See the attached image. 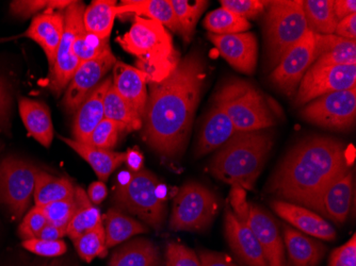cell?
Listing matches in <instances>:
<instances>
[{
    "instance_id": "obj_1",
    "label": "cell",
    "mask_w": 356,
    "mask_h": 266,
    "mask_svg": "<svg viewBox=\"0 0 356 266\" xmlns=\"http://www.w3.org/2000/svg\"><path fill=\"white\" fill-rule=\"evenodd\" d=\"M206 77L205 61L194 51L181 59L163 81L149 83L142 138L163 159L183 156Z\"/></svg>"
},
{
    "instance_id": "obj_2",
    "label": "cell",
    "mask_w": 356,
    "mask_h": 266,
    "mask_svg": "<svg viewBox=\"0 0 356 266\" xmlns=\"http://www.w3.org/2000/svg\"><path fill=\"white\" fill-rule=\"evenodd\" d=\"M349 169L345 144L333 138H309L288 151L270 179L267 191L282 201L306 208Z\"/></svg>"
},
{
    "instance_id": "obj_3",
    "label": "cell",
    "mask_w": 356,
    "mask_h": 266,
    "mask_svg": "<svg viewBox=\"0 0 356 266\" xmlns=\"http://www.w3.org/2000/svg\"><path fill=\"white\" fill-rule=\"evenodd\" d=\"M266 130L237 132L210 161L211 175L227 185L253 190L273 147V138Z\"/></svg>"
},
{
    "instance_id": "obj_4",
    "label": "cell",
    "mask_w": 356,
    "mask_h": 266,
    "mask_svg": "<svg viewBox=\"0 0 356 266\" xmlns=\"http://www.w3.org/2000/svg\"><path fill=\"white\" fill-rule=\"evenodd\" d=\"M117 42L137 59V69L147 74L149 83L163 81L181 61L169 30L141 16H136L131 29Z\"/></svg>"
},
{
    "instance_id": "obj_5",
    "label": "cell",
    "mask_w": 356,
    "mask_h": 266,
    "mask_svg": "<svg viewBox=\"0 0 356 266\" xmlns=\"http://www.w3.org/2000/svg\"><path fill=\"white\" fill-rule=\"evenodd\" d=\"M213 103L221 107L237 132L258 131L277 125L281 112L268 96L251 82L231 78L218 88Z\"/></svg>"
},
{
    "instance_id": "obj_6",
    "label": "cell",
    "mask_w": 356,
    "mask_h": 266,
    "mask_svg": "<svg viewBox=\"0 0 356 266\" xmlns=\"http://www.w3.org/2000/svg\"><path fill=\"white\" fill-rule=\"evenodd\" d=\"M264 35L270 66L275 67L284 56L309 31L302 0L268 1Z\"/></svg>"
},
{
    "instance_id": "obj_7",
    "label": "cell",
    "mask_w": 356,
    "mask_h": 266,
    "mask_svg": "<svg viewBox=\"0 0 356 266\" xmlns=\"http://www.w3.org/2000/svg\"><path fill=\"white\" fill-rule=\"evenodd\" d=\"M167 189L155 175L143 169L133 174L124 185H117L113 201L121 211L138 216L141 221L159 230L165 223Z\"/></svg>"
},
{
    "instance_id": "obj_8",
    "label": "cell",
    "mask_w": 356,
    "mask_h": 266,
    "mask_svg": "<svg viewBox=\"0 0 356 266\" xmlns=\"http://www.w3.org/2000/svg\"><path fill=\"white\" fill-rule=\"evenodd\" d=\"M217 211L215 194L201 183L189 182L174 199L170 228L174 231H201L213 223Z\"/></svg>"
},
{
    "instance_id": "obj_9",
    "label": "cell",
    "mask_w": 356,
    "mask_h": 266,
    "mask_svg": "<svg viewBox=\"0 0 356 266\" xmlns=\"http://www.w3.org/2000/svg\"><path fill=\"white\" fill-rule=\"evenodd\" d=\"M38 169L15 157L0 161V205L7 208L14 221H19L31 203Z\"/></svg>"
},
{
    "instance_id": "obj_10",
    "label": "cell",
    "mask_w": 356,
    "mask_h": 266,
    "mask_svg": "<svg viewBox=\"0 0 356 266\" xmlns=\"http://www.w3.org/2000/svg\"><path fill=\"white\" fill-rule=\"evenodd\" d=\"M86 6L83 1H73L64 11V31L58 48L55 64L49 75V89L59 96L67 90L80 62L73 53V43L80 30L83 28V12Z\"/></svg>"
},
{
    "instance_id": "obj_11",
    "label": "cell",
    "mask_w": 356,
    "mask_h": 266,
    "mask_svg": "<svg viewBox=\"0 0 356 266\" xmlns=\"http://www.w3.org/2000/svg\"><path fill=\"white\" fill-rule=\"evenodd\" d=\"M300 114L302 119L319 127L339 131L350 129L356 119V88L316 98Z\"/></svg>"
},
{
    "instance_id": "obj_12",
    "label": "cell",
    "mask_w": 356,
    "mask_h": 266,
    "mask_svg": "<svg viewBox=\"0 0 356 266\" xmlns=\"http://www.w3.org/2000/svg\"><path fill=\"white\" fill-rule=\"evenodd\" d=\"M355 88L356 65H312L298 87L295 106L301 107L327 94Z\"/></svg>"
},
{
    "instance_id": "obj_13",
    "label": "cell",
    "mask_w": 356,
    "mask_h": 266,
    "mask_svg": "<svg viewBox=\"0 0 356 266\" xmlns=\"http://www.w3.org/2000/svg\"><path fill=\"white\" fill-rule=\"evenodd\" d=\"M316 33L309 31L272 71L270 80L287 96L295 95L302 78L315 62Z\"/></svg>"
},
{
    "instance_id": "obj_14",
    "label": "cell",
    "mask_w": 356,
    "mask_h": 266,
    "mask_svg": "<svg viewBox=\"0 0 356 266\" xmlns=\"http://www.w3.org/2000/svg\"><path fill=\"white\" fill-rule=\"evenodd\" d=\"M117 62V58L109 47L99 57L79 64L64 94L63 107L65 110L69 113H75L91 92L101 85L106 74L113 69Z\"/></svg>"
},
{
    "instance_id": "obj_15",
    "label": "cell",
    "mask_w": 356,
    "mask_h": 266,
    "mask_svg": "<svg viewBox=\"0 0 356 266\" xmlns=\"http://www.w3.org/2000/svg\"><path fill=\"white\" fill-rule=\"evenodd\" d=\"M353 193V175L351 171L338 176L322 190L307 206L337 224H343L349 215Z\"/></svg>"
},
{
    "instance_id": "obj_16",
    "label": "cell",
    "mask_w": 356,
    "mask_h": 266,
    "mask_svg": "<svg viewBox=\"0 0 356 266\" xmlns=\"http://www.w3.org/2000/svg\"><path fill=\"white\" fill-rule=\"evenodd\" d=\"M208 39L236 71L253 75L258 57L257 39L254 33L243 32L227 35L208 33Z\"/></svg>"
},
{
    "instance_id": "obj_17",
    "label": "cell",
    "mask_w": 356,
    "mask_h": 266,
    "mask_svg": "<svg viewBox=\"0 0 356 266\" xmlns=\"http://www.w3.org/2000/svg\"><path fill=\"white\" fill-rule=\"evenodd\" d=\"M245 224L261 244L269 266H287L285 245L273 217L258 206L250 203L249 216Z\"/></svg>"
},
{
    "instance_id": "obj_18",
    "label": "cell",
    "mask_w": 356,
    "mask_h": 266,
    "mask_svg": "<svg viewBox=\"0 0 356 266\" xmlns=\"http://www.w3.org/2000/svg\"><path fill=\"white\" fill-rule=\"evenodd\" d=\"M112 71V88L143 119L149 85L147 74L123 62H117Z\"/></svg>"
},
{
    "instance_id": "obj_19",
    "label": "cell",
    "mask_w": 356,
    "mask_h": 266,
    "mask_svg": "<svg viewBox=\"0 0 356 266\" xmlns=\"http://www.w3.org/2000/svg\"><path fill=\"white\" fill-rule=\"evenodd\" d=\"M271 206L277 215L299 229L298 231L323 241L336 239L333 226L313 210L284 201H274Z\"/></svg>"
},
{
    "instance_id": "obj_20",
    "label": "cell",
    "mask_w": 356,
    "mask_h": 266,
    "mask_svg": "<svg viewBox=\"0 0 356 266\" xmlns=\"http://www.w3.org/2000/svg\"><path fill=\"white\" fill-rule=\"evenodd\" d=\"M225 235L234 253L248 266H269L249 226L239 221L229 209L225 212Z\"/></svg>"
},
{
    "instance_id": "obj_21",
    "label": "cell",
    "mask_w": 356,
    "mask_h": 266,
    "mask_svg": "<svg viewBox=\"0 0 356 266\" xmlns=\"http://www.w3.org/2000/svg\"><path fill=\"white\" fill-rule=\"evenodd\" d=\"M237 133L229 116L219 106L213 103L206 113L200 129L195 156L197 158L218 151Z\"/></svg>"
},
{
    "instance_id": "obj_22",
    "label": "cell",
    "mask_w": 356,
    "mask_h": 266,
    "mask_svg": "<svg viewBox=\"0 0 356 266\" xmlns=\"http://www.w3.org/2000/svg\"><path fill=\"white\" fill-rule=\"evenodd\" d=\"M64 11L38 14L32 19L29 28L24 33L26 38L41 46L49 63V69L55 64L58 48L63 35Z\"/></svg>"
},
{
    "instance_id": "obj_23",
    "label": "cell",
    "mask_w": 356,
    "mask_h": 266,
    "mask_svg": "<svg viewBox=\"0 0 356 266\" xmlns=\"http://www.w3.org/2000/svg\"><path fill=\"white\" fill-rule=\"evenodd\" d=\"M111 85V78L104 79L76 110L73 119V135L76 141L85 142L96 126L105 119L104 101Z\"/></svg>"
},
{
    "instance_id": "obj_24",
    "label": "cell",
    "mask_w": 356,
    "mask_h": 266,
    "mask_svg": "<svg viewBox=\"0 0 356 266\" xmlns=\"http://www.w3.org/2000/svg\"><path fill=\"white\" fill-rule=\"evenodd\" d=\"M19 114L28 133L44 147L53 143L54 125L51 112L45 103L23 97L19 101Z\"/></svg>"
},
{
    "instance_id": "obj_25",
    "label": "cell",
    "mask_w": 356,
    "mask_h": 266,
    "mask_svg": "<svg viewBox=\"0 0 356 266\" xmlns=\"http://www.w3.org/2000/svg\"><path fill=\"white\" fill-rule=\"evenodd\" d=\"M313 65H356V41L335 35H316Z\"/></svg>"
},
{
    "instance_id": "obj_26",
    "label": "cell",
    "mask_w": 356,
    "mask_h": 266,
    "mask_svg": "<svg viewBox=\"0 0 356 266\" xmlns=\"http://www.w3.org/2000/svg\"><path fill=\"white\" fill-rule=\"evenodd\" d=\"M62 141L89 163L99 181L106 182L118 167L125 163V153L93 147L74 139L61 138Z\"/></svg>"
},
{
    "instance_id": "obj_27",
    "label": "cell",
    "mask_w": 356,
    "mask_h": 266,
    "mask_svg": "<svg viewBox=\"0 0 356 266\" xmlns=\"http://www.w3.org/2000/svg\"><path fill=\"white\" fill-rule=\"evenodd\" d=\"M119 14L135 13L144 19L158 22L163 27L181 35L171 0H124L118 6Z\"/></svg>"
},
{
    "instance_id": "obj_28",
    "label": "cell",
    "mask_w": 356,
    "mask_h": 266,
    "mask_svg": "<svg viewBox=\"0 0 356 266\" xmlns=\"http://www.w3.org/2000/svg\"><path fill=\"white\" fill-rule=\"evenodd\" d=\"M284 245L293 266H316L325 253L320 242L290 227L284 229Z\"/></svg>"
},
{
    "instance_id": "obj_29",
    "label": "cell",
    "mask_w": 356,
    "mask_h": 266,
    "mask_svg": "<svg viewBox=\"0 0 356 266\" xmlns=\"http://www.w3.org/2000/svg\"><path fill=\"white\" fill-rule=\"evenodd\" d=\"M159 251L149 240L137 239L124 244L110 259L109 266H158Z\"/></svg>"
},
{
    "instance_id": "obj_30",
    "label": "cell",
    "mask_w": 356,
    "mask_h": 266,
    "mask_svg": "<svg viewBox=\"0 0 356 266\" xmlns=\"http://www.w3.org/2000/svg\"><path fill=\"white\" fill-rule=\"evenodd\" d=\"M119 15L117 1L95 0L83 12V27L91 35L102 40H109L115 19Z\"/></svg>"
},
{
    "instance_id": "obj_31",
    "label": "cell",
    "mask_w": 356,
    "mask_h": 266,
    "mask_svg": "<svg viewBox=\"0 0 356 266\" xmlns=\"http://www.w3.org/2000/svg\"><path fill=\"white\" fill-rule=\"evenodd\" d=\"M74 197L77 203V210L67 228V235L72 241L103 225L101 211L90 201L83 188H75Z\"/></svg>"
},
{
    "instance_id": "obj_32",
    "label": "cell",
    "mask_w": 356,
    "mask_h": 266,
    "mask_svg": "<svg viewBox=\"0 0 356 266\" xmlns=\"http://www.w3.org/2000/svg\"><path fill=\"white\" fill-rule=\"evenodd\" d=\"M76 185L65 177H55L46 172L39 171L35 177V206L44 207L48 203L73 197Z\"/></svg>"
},
{
    "instance_id": "obj_33",
    "label": "cell",
    "mask_w": 356,
    "mask_h": 266,
    "mask_svg": "<svg viewBox=\"0 0 356 266\" xmlns=\"http://www.w3.org/2000/svg\"><path fill=\"white\" fill-rule=\"evenodd\" d=\"M104 222L107 248L119 245L134 235L147 231V228L143 224L126 215L120 209H110L104 215Z\"/></svg>"
},
{
    "instance_id": "obj_34",
    "label": "cell",
    "mask_w": 356,
    "mask_h": 266,
    "mask_svg": "<svg viewBox=\"0 0 356 266\" xmlns=\"http://www.w3.org/2000/svg\"><path fill=\"white\" fill-rule=\"evenodd\" d=\"M105 119L115 122L121 131H139L142 129V119L137 112L128 105L123 98L110 87L104 101Z\"/></svg>"
},
{
    "instance_id": "obj_35",
    "label": "cell",
    "mask_w": 356,
    "mask_h": 266,
    "mask_svg": "<svg viewBox=\"0 0 356 266\" xmlns=\"http://www.w3.org/2000/svg\"><path fill=\"white\" fill-rule=\"evenodd\" d=\"M333 5L334 0H304V15L309 31L316 35H334L338 21Z\"/></svg>"
},
{
    "instance_id": "obj_36",
    "label": "cell",
    "mask_w": 356,
    "mask_h": 266,
    "mask_svg": "<svg viewBox=\"0 0 356 266\" xmlns=\"http://www.w3.org/2000/svg\"><path fill=\"white\" fill-rule=\"evenodd\" d=\"M204 27L211 35H227L247 32L252 25L247 19L221 7L206 15Z\"/></svg>"
},
{
    "instance_id": "obj_37",
    "label": "cell",
    "mask_w": 356,
    "mask_h": 266,
    "mask_svg": "<svg viewBox=\"0 0 356 266\" xmlns=\"http://www.w3.org/2000/svg\"><path fill=\"white\" fill-rule=\"evenodd\" d=\"M208 1L204 0H197L194 3H190L187 0H171V5L181 29V35L186 44L191 42L195 26L208 7Z\"/></svg>"
},
{
    "instance_id": "obj_38",
    "label": "cell",
    "mask_w": 356,
    "mask_h": 266,
    "mask_svg": "<svg viewBox=\"0 0 356 266\" xmlns=\"http://www.w3.org/2000/svg\"><path fill=\"white\" fill-rule=\"evenodd\" d=\"M73 242L78 256L83 261L91 262L95 258H104L107 256L108 248L106 246L104 225L86 232L85 235L74 240Z\"/></svg>"
},
{
    "instance_id": "obj_39",
    "label": "cell",
    "mask_w": 356,
    "mask_h": 266,
    "mask_svg": "<svg viewBox=\"0 0 356 266\" xmlns=\"http://www.w3.org/2000/svg\"><path fill=\"white\" fill-rule=\"evenodd\" d=\"M73 1L70 0H27V1H12L10 12L21 19H28L30 16L38 15L40 12L64 11Z\"/></svg>"
},
{
    "instance_id": "obj_40",
    "label": "cell",
    "mask_w": 356,
    "mask_h": 266,
    "mask_svg": "<svg viewBox=\"0 0 356 266\" xmlns=\"http://www.w3.org/2000/svg\"><path fill=\"white\" fill-rule=\"evenodd\" d=\"M108 40H102L86 31L85 27L80 30L73 43V53L80 64L99 57L109 48Z\"/></svg>"
},
{
    "instance_id": "obj_41",
    "label": "cell",
    "mask_w": 356,
    "mask_h": 266,
    "mask_svg": "<svg viewBox=\"0 0 356 266\" xmlns=\"http://www.w3.org/2000/svg\"><path fill=\"white\" fill-rule=\"evenodd\" d=\"M121 132V129L115 122L104 119L99 125L96 126L95 129L90 133L86 141L81 142V143L88 144V145L93 146V147L112 151L117 146Z\"/></svg>"
},
{
    "instance_id": "obj_42",
    "label": "cell",
    "mask_w": 356,
    "mask_h": 266,
    "mask_svg": "<svg viewBox=\"0 0 356 266\" xmlns=\"http://www.w3.org/2000/svg\"><path fill=\"white\" fill-rule=\"evenodd\" d=\"M40 208L43 210L48 223L67 230L70 222L73 219L74 214L77 210V203L73 196V197L65 198L63 201H55Z\"/></svg>"
},
{
    "instance_id": "obj_43",
    "label": "cell",
    "mask_w": 356,
    "mask_h": 266,
    "mask_svg": "<svg viewBox=\"0 0 356 266\" xmlns=\"http://www.w3.org/2000/svg\"><path fill=\"white\" fill-rule=\"evenodd\" d=\"M47 224L48 221L43 210L35 206L24 216L23 221H22L19 230H17V233L23 241L38 239L42 230Z\"/></svg>"
},
{
    "instance_id": "obj_44",
    "label": "cell",
    "mask_w": 356,
    "mask_h": 266,
    "mask_svg": "<svg viewBox=\"0 0 356 266\" xmlns=\"http://www.w3.org/2000/svg\"><path fill=\"white\" fill-rule=\"evenodd\" d=\"M221 7L233 12L242 19H253L265 12L268 1L263 0H222Z\"/></svg>"
},
{
    "instance_id": "obj_45",
    "label": "cell",
    "mask_w": 356,
    "mask_h": 266,
    "mask_svg": "<svg viewBox=\"0 0 356 266\" xmlns=\"http://www.w3.org/2000/svg\"><path fill=\"white\" fill-rule=\"evenodd\" d=\"M26 251L43 258H59L67 253V246L63 240L47 241V240L32 239L22 243Z\"/></svg>"
},
{
    "instance_id": "obj_46",
    "label": "cell",
    "mask_w": 356,
    "mask_h": 266,
    "mask_svg": "<svg viewBox=\"0 0 356 266\" xmlns=\"http://www.w3.org/2000/svg\"><path fill=\"white\" fill-rule=\"evenodd\" d=\"M167 266H202L201 260L183 244L170 242L165 249Z\"/></svg>"
},
{
    "instance_id": "obj_47",
    "label": "cell",
    "mask_w": 356,
    "mask_h": 266,
    "mask_svg": "<svg viewBox=\"0 0 356 266\" xmlns=\"http://www.w3.org/2000/svg\"><path fill=\"white\" fill-rule=\"evenodd\" d=\"M329 266H356V235L341 247L336 248L330 258Z\"/></svg>"
},
{
    "instance_id": "obj_48",
    "label": "cell",
    "mask_w": 356,
    "mask_h": 266,
    "mask_svg": "<svg viewBox=\"0 0 356 266\" xmlns=\"http://www.w3.org/2000/svg\"><path fill=\"white\" fill-rule=\"evenodd\" d=\"M231 206L233 213L239 221L247 223L249 216L250 203H248L247 191L239 185H231Z\"/></svg>"
},
{
    "instance_id": "obj_49",
    "label": "cell",
    "mask_w": 356,
    "mask_h": 266,
    "mask_svg": "<svg viewBox=\"0 0 356 266\" xmlns=\"http://www.w3.org/2000/svg\"><path fill=\"white\" fill-rule=\"evenodd\" d=\"M334 35L343 39L356 41V13L338 22Z\"/></svg>"
},
{
    "instance_id": "obj_50",
    "label": "cell",
    "mask_w": 356,
    "mask_h": 266,
    "mask_svg": "<svg viewBox=\"0 0 356 266\" xmlns=\"http://www.w3.org/2000/svg\"><path fill=\"white\" fill-rule=\"evenodd\" d=\"M11 107V96L5 82L0 79V127L7 123Z\"/></svg>"
},
{
    "instance_id": "obj_51",
    "label": "cell",
    "mask_w": 356,
    "mask_h": 266,
    "mask_svg": "<svg viewBox=\"0 0 356 266\" xmlns=\"http://www.w3.org/2000/svg\"><path fill=\"white\" fill-rule=\"evenodd\" d=\"M202 266H237L225 256L211 251H202L200 253Z\"/></svg>"
},
{
    "instance_id": "obj_52",
    "label": "cell",
    "mask_w": 356,
    "mask_h": 266,
    "mask_svg": "<svg viewBox=\"0 0 356 266\" xmlns=\"http://www.w3.org/2000/svg\"><path fill=\"white\" fill-rule=\"evenodd\" d=\"M334 13L337 21H341L347 16L356 13L355 0H334Z\"/></svg>"
},
{
    "instance_id": "obj_53",
    "label": "cell",
    "mask_w": 356,
    "mask_h": 266,
    "mask_svg": "<svg viewBox=\"0 0 356 266\" xmlns=\"http://www.w3.org/2000/svg\"><path fill=\"white\" fill-rule=\"evenodd\" d=\"M108 190L106 187L105 182L95 181L90 185L88 189V197L93 205H99L105 201L107 197Z\"/></svg>"
},
{
    "instance_id": "obj_54",
    "label": "cell",
    "mask_w": 356,
    "mask_h": 266,
    "mask_svg": "<svg viewBox=\"0 0 356 266\" xmlns=\"http://www.w3.org/2000/svg\"><path fill=\"white\" fill-rule=\"evenodd\" d=\"M125 163L133 174L143 169L144 157L138 149H128L125 153Z\"/></svg>"
},
{
    "instance_id": "obj_55",
    "label": "cell",
    "mask_w": 356,
    "mask_h": 266,
    "mask_svg": "<svg viewBox=\"0 0 356 266\" xmlns=\"http://www.w3.org/2000/svg\"><path fill=\"white\" fill-rule=\"evenodd\" d=\"M64 235H67V230L57 227L48 223L40 233L38 239L47 240V241H58L62 240Z\"/></svg>"
},
{
    "instance_id": "obj_56",
    "label": "cell",
    "mask_w": 356,
    "mask_h": 266,
    "mask_svg": "<svg viewBox=\"0 0 356 266\" xmlns=\"http://www.w3.org/2000/svg\"><path fill=\"white\" fill-rule=\"evenodd\" d=\"M35 266H69V264L64 260L55 259L53 261L43 262V263L37 264Z\"/></svg>"
},
{
    "instance_id": "obj_57",
    "label": "cell",
    "mask_w": 356,
    "mask_h": 266,
    "mask_svg": "<svg viewBox=\"0 0 356 266\" xmlns=\"http://www.w3.org/2000/svg\"><path fill=\"white\" fill-rule=\"evenodd\" d=\"M0 149H1V143H0Z\"/></svg>"
}]
</instances>
